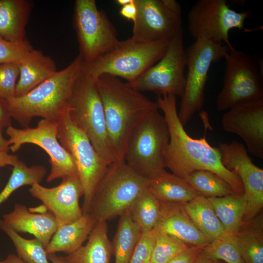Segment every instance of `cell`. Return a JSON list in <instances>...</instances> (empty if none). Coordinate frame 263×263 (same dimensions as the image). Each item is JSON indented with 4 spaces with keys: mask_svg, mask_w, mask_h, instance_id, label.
I'll use <instances>...</instances> for the list:
<instances>
[{
    "mask_svg": "<svg viewBox=\"0 0 263 263\" xmlns=\"http://www.w3.org/2000/svg\"><path fill=\"white\" fill-rule=\"evenodd\" d=\"M137 16L133 40L142 43L169 42L182 28L181 7L175 0H135Z\"/></svg>",
    "mask_w": 263,
    "mask_h": 263,
    "instance_id": "15",
    "label": "cell"
},
{
    "mask_svg": "<svg viewBox=\"0 0 263 263\" xmlns=\"http://www.w3.org/2000/svg\"><path fill=\"white\" fill-rule=\"evenodd\" d=\"M141 231L128 210L120 216L112 242L114 263H130Z\"/></svg>",
    "mask_w": 263,
    "mask_h": 263,
    "instance_id": "28",
    "label": "cell"
},
{
    "mask_svg": "<svg viewBox=\"0 0 263 263\" xmlns=\"http://www.w3.org/2000/svg\"><path fill=\"white\" fill-rule=\"evenodd\" d=\"M187 63L182 32L169 41L166 53L155 65L129 84L140 92L150 91L158 95L171 94L182 97L186 86Z\"/></svg>",
    "mask_w": 263,
    "mask_h": 263,
    "instance_id": "13",
    "label": "cell"
},
{
    "mask_svg": "<svg viewBox=\"0 0 263 263\" xmlns=\"http://www.w3.org/2000/svg\"><path fill=\"white\" fill-rule=\"evenodd\" d=\"M13 167L8 181L0 192V206L19 188L26 185L31 186L35 184H40L47 173L43 166L28 167L20 160Z\"/></svg>",
    "mask_w": 263,
    "mask_h": 263,
    "instance_id": "32",
    "label": "cell"
},
{
    "mask_svg": "<svg viewBox=\"0 0 263 263\" xmlns=\"http://www.w3.org/2000/svg\"><path fill=\"white\" fill-rule=\"evenodd\" d=\"M32 49L27 40L12 42L0 37V64L6 63L19 64Z\"/></svg>",
    "mask_w": 263,
    "mask_h": 263,
    "instance_id": "36",
    "label": "cell"
},
{
    "mask_svg": "<svg viewBox=\"0 0 263 263\" xmlns=\"http://www.w3.org/2000/svg\"><path fill=\"white\" fill-rule=\"evenodd\" d=\"M137 7L135 0H132L128 4L121 6L120 10V14L124 18L133 22L135 20L137 16Z\"/></svg>",
    "mask_w": 263,
    "mask_h": 263,
    "instance_id": "41",
    "label": "cell"
},
{
    "mask_svg": "<svg viewBox=\"0 0 263 263\" xmlns=\"http://www.w3.org/2000/svg\"><path fill=\"white\" fill-rule=\"evenodd\" d=\"M132 0H116L115 2L118 5H120L121 6H123L128 4L131 2Z\"/></svg>",
    "mask_w": 263,
    "mask_h": 263,
    "instance_id": "47",
    "label": "cell"
},
{
    "mask_svg": "<svg viewBox=\"0 0 263 263\" xmlns=\"http://www.w3.org/2000/svg\"><path fill=\"white\" fill-rule=\"evenodd\" d=\"M169 133L164 115L158 110L149 113L132 133L124 161L144 177L150 179L166 171L164 154Z\"/></svg>",
    "mask_w": 263,
    "mask_h": 263,
    "instance_id": "5",
    "label": "cell"
},
{
    "mask_svg": "<svg viewBox=\"0 0 263 263\" xmlns=\"http://www.w3.org/2000/svg\"><path fill=\"white\" fill-rule=\"evenodd\" d=\"M148 189L160 201L182 204L200 195L183 179L166 170L149 179Z\"/></svg>",
    "mask_w": 263,
    "mask_h": 263,
    "instance_id": "25",
    "label": "cell"
},
{
    "mask_svg": "<svg viewBox=\"0 0 263 263\" xmlns=\"http://www.w3.org/2000/svg\"><path fill=\"white\" fill-rule=\"evenodd\" d=\"M112 244L107 222L96 221L85 245L64 257L67 263H110Z\"/></svg>",
    "mask_w": 263,
    "mask_h": 263,
    "instance_id": "22",
    "label": "cell"
},
{
    "mask_svg": "<svg viewBox=\"0 0 263 263\" xmlns=\"http://www.w3.org/2000/svg\"><path fill=\"white\" fill-rule=\"evenodd\" d=\"M263 218L244 223L235 235L241 256L245 263H263Z\"/></svg>",
    "mask_w": 263,
    "mask_h": 263,
    "instance_id": "29",
    "label": "cell"
},
{
    "mask_svg": "<svg viewBox=\"0 0 263 263\" xmlns=\"http://www.w3.org/2000/svg\"><path fill=\"white\" fill-rule=\"evenodd\" d=\"M201 253L205 257L226 263H245L243 260L235 235L224 233L204 246Z\"/></svg>",
    "mask_w": 263,
    "mask_h": 263,
    "instance_id": "34",
    "label": "cell"
},
{
    "mask_svg": "<svg viewBox=\"0 0 263 263\" xmlns=\"http://www.w3.org/2000/svg\"><path fill=\"white\" fill-rule=\"evenodd\" d=\"M203 248L199 246H189L168 263H194Z\"/></svg>",
    "mask_w": 263,
    "mask_h": 263,
    "instance_id": "39",
    "label": "cell"
},
{
    "mask_svg": "<svg viewBox=\"0 0 263 263\" xmlns=\"http://www.w3.org/2000/svg\"><path fill=\"white\" fill-rule=\"evenodd\" d=\"M184 180L199 194L206 197H223L236 193L227 182L210 171H195Z\"/></svg>",
    "mask_w": 263,
    "mask_h": 263,
    "instance_id": "30",
    "label": "cell"
},
{
    "mask_svg": "<svg viewBox=\"0 0 263 263\" xmlns=\"http://www.w3.org/2000/svg\"><path fill=\"white\" fill-rule=\"evenodd\" d=\"M3 128L2 126L0 125V151L8 152L10 145L8 140L3 137L2 134Z\"/></svg>",
    "mask_w": 263,
    "mask_h": 263,
    "instance_id": "43",
    "label": "cell"
},
{
    "mask_svg": "<svg viewBox=\"0 0 263 263\" xmlns=\"http://www.w3.org/2000/svg\"><path fill=\"white\" fill-rule=\"evenodd\" d=\"M222 125L245 142L251 154L263 158V99L237 104L225 113Z\"/></svg>",
    "mask_w": 263,
    "mask_h": 263,
    "instance_id": "18",
    "label": "cell"
},
{
    "mask_svg": "<svg viewBox=\"0 0 263 263\" xmlns=\"http://www.w3.org/2000/svg\"><path fill=\"white\" fill-rule=\"evenodd\" d=\"M19 160L17 155L10 154L8 152L0 151V168L8 165L14 166Z\"/></svg>",
    "mask_w": 263,
    "mask_h": 263,
    "instance_id": "42",
    "label": "cell"
},
{
    "mask_svg": "<svg viewBox=\"0 0 263 263\" xmlns=\"http://www.w3.org/2000/svg\"><path fill=\"white\" fill-rule=\"evenodd\" d=\"M160 213L154 228L191 245L204 247L209 242L194 224L183 204L160 201Z\"/></svg>",
    "mask_w": 263,
    "mask_h": 263,
    "instance_id": "19",
    "label": "cell"
},
{
    "mask_svg": "<svg viewBox=\"0 0 263 263\" xmlns=\"http://www.w3.org/2000/svg\"><path fill=\"white\" fill-rule=\"evenodd\" d=\"M83 63L78 55L66 67L57 71L27 94L8 101L11 117L24 128L29 127L34 117L57 122L67 107Z\"/></svg>",
    "mask_w": 263,
    "mask_h": 263,
    "instance_id": "3",
    "label": "cell"
},
{
    "mask_svg": "<svg viewBox=\"0 0 263 263\" xmlns=\"http://www.w3.org/2000/svg\"><path fill=\"white\" fill-rule=\"evenodd\" d=\"M221 160L227 169L240 177L244 188L246 207L243 223L250 220L263 206V169L252 161L242 143L233 141L219 144Z\"/></svg>",
    "mask_w": 263,
    "mask_h": 263,
    "instance_id": "16",
    "label": "cell"
},
{
    "mask_svg": "<svg viewBox=\"0 0 263 263\" xmlns=\"http://www.w3.org/2000/svg\"><path fill=\"white\" fill-rule=\"evenodd\" d=\"M73 24L83 64L113 50L119 41L115 28L94 0H76Z\"/></svg>",
    "mask_w": 263,
    "mask_h": 263,
    "instance_id": "11",
    "label": "cell"
},
{
    "mask_svg": "<svg viewBox=\"0 0 263 263\" xmlns=\"http://www.w3.org/2000/svg\"><path fill=\"white\" fill-rule=\"evenodd\" d=\"M9 150L18 151L25 144L42 148L49 156L51 170L46 178L50 183L67 176H78L75 164L69 152L61 146L57 137V122L40 120L36 127L17 129L10 125L6 129Z\"/></svg>",
    "mask_w": 263,
    "mask_h": 263,
    "instance_id": "14",
    "label": "cell"
},
{
    "mask_svg": "<svg viewBox=\"0 0 263 263\" xmlns=\"http://www.w3.org/2000/svg\"><path fill=\"white\" fill-rule=\"evenodd\" d=\"M183 206L194 224L209 243L225 232L207 197L199 195Z\"/></svg>",
    "mask_w": 263,
    "mask_h": 263,
    "instance_id": "26",
    "label": "cell"
},
{
    "mask_svg": "<svg viewBox=\"0 0 263 263\" xmlns=\"http://www.w3.org/2000/svg\"><path fill=\"white\" fill-rule=\"evenodd\" d=\"M0 263H4V261H0Z\"/></svg>",
    "mask_w": 263,
    "mask_h": 263,
    "instance_id": "48",
    "label": "cell"
},
{
    "mask_svg": "<svg viewBox=\"0 0 263 263\" xmlns=\"http://www.w3.org/2000/svg\"><path fill=\"white\" fill-rule=\"evenodd\" d=\"M1 221L18 233L34 235L45 248L58 227L56 220L50 212L34 213L19 203L15 204L11 212L3 216Z\"/></svg>",
    "mask_w": 263,
    "mask_h": 263,
    "instance_id": "20",
    "label": "cell"
},
{
    "mask_svg": "<svg viewBox=\"0 0 263 263\" xmlns=\"http://www.w3.org/2000/svg\"><path fill=\"white\" fill-rule=\"evenodd\" d=\"M102 102L108 139L116 161H124L129 139L138 125L159 110L154 102L118 77L102 75L95 79Z\"/></svg>",
    "mask_w": 263,
    "mask_h": 263,
    "instance_id": "2",
    "label": "cell"
},
{
    "mask_svg": "<svg viewBox=\"0 0 263 263\" xmlns=\"http://www.w3.org/2000/svg\"><path fill=\"white\" fill-rule=\"evenodd\" d=\"M225 232L235 235L243 224L246 200L243 193L207 197Z\"/></svg>",
    "mask_w": 263,
    "mask_h": 263,
    "instance_id": "27",
    "label": "cell"
},
{
    "mask_svg": "<svg viewBox=\"0 0 263 263\" xmlns=\"http://www.w3.org/2000/svg\"><path fill=\"white\" fill-rule=\"evenodd\" d=\"M169 42L142 43L131 38L119 41L109 53L89 63H83L82 71L94 80L109 75L131 83L162 58Z\"/></svg>",
    "mask_w": 263,
    "mask_h": 263,
    "instance_id": "7",
    "label": "cell"
},
{
    "mask_svg": "<svg viewBox=\"0 0 263 263\" xmlns=\"http://www.w3.org/2000/svg\"><path fill=\"white\" fill-rule=\"evenodd\" d=\"M0 228L16 248L18 256L26 263H50L45 247L37 239H26L0 220Z\"/></svg>",
    "mask_w": 263,
    "mask_h": 263,
    "instance_id": "33",
    "label": "cell"
},
{
    "mask_svg": "<svg viewBox=\"0 0 263 263\" xmlns=\"http://www.w3.org/2000/svg\"><path fill=\"white\" fill-rule=\"evenodd\" d=\"M48 258L51 263H67L64 257L57 256L56 253L48 254Z\"/></svg>",
    "mask_w": 263,
    "mask_h": 263,
    "instance_id": "46",
    "label": "cell"
},
{
    "mask_svg": "<svg viewBox=\"0 0 263 263\" xmlns=\"http://www.w3.org/2000/svg\"><path fill=\"white\" fill-rule=\"evenodd\" d=\"M194 263H221L219 261H216L210 259L205 257L203 255L201 252L198 256L197 259H196Z\"/></svg>",
    "mask_w": 263,
    "mask_h": 263,
    "instance_id": "44",
    "label": "cell"
},
{
    "mask_svg": "<svg viewBox=\"0 0 263 263\" xmlns=\"http://www.w3.org/2000/svg\"><path fill=\"white\" fill-rule=\"evenodd\" d=\"M57 137L72 157L83 189V214L89 213L93 195L109 165L96 151L86 133L70 117L68 107L57 122Z\"/></svg>",
    "mask_w": 263,
    "mask_h": 263,
    "instance_id": "8",
    "label": "cell"
},
{
    "mask_svg": "<svg viewBox=\"0 0 263 263\" xmlns=\"http://www.w3.org/2000/svg\"><path fill=\"white\" fill-rule=\"evenodd\" d=\"M155 237L154 229L141 232L133 251L130 263H150Z\"/></svg>",
    "mask_w": 263,
    "mask_h": 263,
    "instance_id": "38",
    "label": "cell"
},
{
    "mask_svg": "<svg viewBox=\"0 0 263 263\" xmlns=\"http://www.w3.org/2000/svg\"><path fill=\"white\" fill-rule=\"evenodd\" d=\"M11 118L8 101L0 97V125L7 128L11 125Z\"/></svg>",
    "mask_w": 263,
    "mask_h": 263,
    "instance_id": "40",
    "label": "cell"
},
{
    "mask_svg": "<svg viewBox=\"0 0 263 263\" xmlns=\"http://www.w3.org/2000/svg\"><path fill=\"white\" fill-rule=\"evenodd\" d=\"M32 6L27 0H0V37L12 42L27 40L25 27Z\"/></svg>",
    "mask_w": 263,
    "mask_h": 263,
    "instance_id": "24",
    "label": "cell"
},
{
    "mask_svg": "<svg viewBox=\"0 0 263 263\" xmlns=\"http://www.w3.org/2000/svg\"><path fill=\"white\" fill-rule=\"evenodd\" d=\"M156 101L163 113L169 133L164 154L165 167L184 180L195 171H210L227 182L236 193H244L239 176L223 165L218 148L211 146L205 136L194 139L187 133L178 117L176 96L158 95Z\"/></svg>",
    "mask_w": 263,
    "mask_h": 263,
    "instance_id": "1",
    "label": "cell"
},
{
    "mask_svg": "<svg viewBox=\"0 0 263 263\" xmlns=\"http://www.w3.org/2000/svg\"><path fill=\"white\" fill-rule=\"evenodd\" d=\"M19 75L18 64H0V97L9 101L15 97L16 87Z\"/></svg>",
    "mask_w": 263,
    "mask_h": 263,
    "instance_id": "37",
    "label": "cell"
},
{
    "mask_svg": "<svg viewBox=\"0 0 263 263\" xmlns=\"http://www.w3.org/2000/svg\"><path fill=\"white\" fill-rule=\"evenodd\" d=\"M18 65L19 75L15 97L27 94L57 71L55 62L52 58L33 48Z\"/></svg>",
    "mask_w": 263,
    "mask_h": 263,
    "instance_id": "21",
    "label": "cell"
},
{
    "mask_svg": "<svg viewBox=\"0 0 263 263\" xmlns=\"http://www.w3.org/2000/svg\"><path fill=\"white\" fill-rule=\"evenodd\" d=\"M72 121L108 164L116 161L108 139L104 108L95 80L81 70L67 102Z\"/></svg>",
    "mask_w": 263,
    "mask_h": 263,
    "instance_id": "6",
    "label": "cell"
},
{
    "mask_svg": "<svg viewBox=\"0 0 263 263\" xmlns=\"http://www.w3.org/2000/svg\"><path fill=\"white\" fill-rule=\"evenodd\" d=\"M153 229L155 237L150 263H168L189 246L173 236Z\"/></svg>",
    "mask_w": 263,
    "mask_h": 263,
    "instance_id": "35",
    "label": "cell"
},
{
    "mask_svg": "<svg viewBox=\"0 0 263 263\" xmlns=\"http://www.w3.org/2000/svg\"><path fill=\"white\" fill-rule=\"evenodd\" d=\"M95 223V219L87 213L73 223L58 227L45 248L47 254L73 253L88 239Z\"/></svg>",
    "mask_w": 263,
    "mask_h": 263,
    "instance_id": "23",
    "label": "cell"
},
{
    "mask_svg": "<svg viewBox=\"0 0 263 263\" xmlns=\"http://www.w3.org/2000/svg\"><path fill=\"white\" fill-rule=\"evenodd\" d=\"M29 192L54 215L58 227L73 223L83 215L79 205L83 189L77 175L64 177L58 185L53 188L35 184Z\"/></svg>",
    "mask_w": 263,
    "mask_h": 263,
    "instance_id": "17",
    "label": "cell"
},
{
    "mask_svg": "<svg viewBox=\"0 0 263 263\" xmlns=\"http://www.w3.org/2000/svg\"><path fill=\"white\" fill-rule=\"evenodd\" d=\"M224 86L216 100L219 111L244 102L263 99V75L257 59L235 48L225 57Z\"/></svg>",
    "mask_w": 263,
    "mask_h": 263,
    "instance_id": "10",
    "label": "cell"
},
{
    "mask_svg": "<svg viewBox=\"0 0 263 263\" xmlns=\"http://www.w3.org/2000/svg\"><path fill=\"white\" fill-rule=\"evenodd\" d=\"M160 207V201L147 188L134 201L129 210L132 220L141 232H144L151 230L155 226Z\"/></svg>",
    "mask_w": 263,
    "mask_h": 263,
    "instance_id": "31",
    "label": "cell"
},
{
    "mask_svg": "<svg viewBox=\"0 0 263 263\" xmlns=\"http://www.w3.org/2000/svg\"><path fill=\"white\" fill-rule=\"evenodd\" d=\"M148 181L124 161L111 163L95 187L89 214L96 222L120 216L147 188Z\"/></svg>",
    "mask_w": 263,
    "mask_h": 263,
    "instance_id": "4",
    "label": "cell"
},
{
    "mask_svg": "<svg viewBox=\"0 0 263 263\" xmlns=\"http://www.w3.org/2000/svg\"><path fill=\"white\" fill-rule=\"evenodd\" d=\"M250 14L249 10L235 11L225 0H199L188 12V29L195 40L206 38L225 42L229 50H232L229 31L235 28L242 30Z\"/></svg>",
    "mask_w": 263,
    "mask_h": 263,
    "instance_id": "12",
    "label": "cell"
},
{
    "mask_svg": "<svg viewBox=\"0 0 263 263\" xmlns=\"http://www.w3.org/2000/svg\"><path fill=\"white\" fill-rule=\"evenodd\" d=\"M229 51L222 43L201 38L186 49L188 67L186 86L178 112L184 127L194 114L202 109L208 73L211 64L224 59Z\"/></svg>",
    "mask_w": 263,
    "mask_h": 263,
    "instance_id": "9",
    "label": "cell"
},
{
    "mask_svg": "<svg viewBox=\"0 0 263 263\" xmlns=\"http://www.w3.org/2000/svg\"><path fill=\"white\" fill-rule=\"evenodd\" d=\"M4 263H26L21 259L18 256L13 254H9L6 259L4 261Z\"/></svg>",
    "mask_w": 263,
    "mask_h": 263,
    "instance_id": "45",
    "label": "cell"
}]
</instances>
